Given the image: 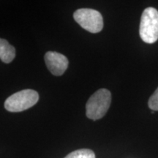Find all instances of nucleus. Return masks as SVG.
<instances>
[{
	"label": "nucleus",
	"instance_id": "nucleus-1",
	"mask_svg": "<svg viewBox=\"0 0 158 158\" xmlns=\"http://www.w3.org/2000/svg\"><path fill=\"white\" fill-rule=\"evenodd\" d=\"M111 102L110 91L100 89L92 94L86 105V114L89 118L98 120L107 113Z\"/></svg>",
	"mask_w": 158,
	"mask_h": 158
},
{
	"label": "nucleus",
	"instance_id": "nucleus-2",
	"mask_svg": "<svg viewBox=\"0 0 158 158\" xmlns=\"http://www.w3.org/2000/svg\"><path fill=\"white\" fill-rule=\"evenodd\" d=\"M139 35L143 42L152 44L158 40V11L147 7L142 13Z\"/></svg>",
	"mask_w": 158,
	"mask_h": 158
},
{
	"label": "nucleus",
	"instance_id": "nucleus-3",
	"mask_svg": "<svg viewBox=\"0 0 158 158\" xmlns=\"http://www.w3.org/2000/svg\"><path fill=\"white\" fill-rule=\"evenodd\" d=\"M39 94L36 91L24 89L10 96L5 102L6 110L10 112H20L29 109L37 103Z\"/></svg>",
	"mask_w": 158,
	"mask_h": 158
},
{
	"label": "nucleus",
	"instance_id": "nucleus-4",
	"mask_svg": "<svg viewBox=\"0 0 158 158\" xmlns=\"http://www.w3.org/2000/svg\"><path fill=\"white\" fill-rule=\"evenodd\" d=\"M75 21L83 29L92 33L100 32L103 28V19L100 12L93 9H78L73 14Z\"/></svg>",
	"mask_w": 158,
	"mask_h": 158
},
{
	"label": "nucleus",
	"instance_id": "nucleus-5",
	"mask_svg": "<svg viewBox=\"0 0 158 158\" xmlns=\"http://www.w3.org/2000/svg\"><path fill=\"white\" fill-rule=\"evenodd\" d=\"M47 68L53 75L62 76L68 67V59L62 54L55 51H48L45 55Z\"/></svg>",
	"mask_w": 158,
	"mask_h": 158
},
{
	"label": "nucleus",
	"instance_id": "nucleus-6",
	"mask_svg": "<svg viewBox=\"0 0 158 158\" xmlns=\"http://www.w3.org/2000/svg\"><path fill=\"white\" fill-rule=\"evenodd\" d=\"M15 56V49L6 40L0 38V59L5 63H10Z\"/></svg>",
	"mask_w": 158,
	"mask_h": 158
},
{
	"label": "nucleus",
	"instance_id": "nucleus-7",
	"mask_svg": "<svg viewBox=\"0 0 158 158\" xmlns=\"http://www.w3.org/2000/svg\"><path fill=\"white\" fill-rule=\"evenodd\" d=\"M64 158H95V155L92 150L82 149L73 152Z\"/></svg>",
	"mask_w": 158,
	"mask_h": 158
},
{
	"label": "nucleus",
	"instance_id": "nucleus-8",
	"mask_svg": "<svg viewBox=\"0 0 158 158\" xmlns=\"http://www.w3.org/2000/svg\"><path fill=\"white\" fill-rule=\"evenodd\" d=\"M149 107L153 110H158V88L149 100Z\"/></svg>",
	"mask_w": 158,
	"mask_h": 158
}]
</instances>
